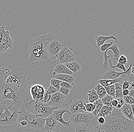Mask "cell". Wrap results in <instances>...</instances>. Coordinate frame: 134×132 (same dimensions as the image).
Masks as SVG:
<instances>
[{
    "mask_svg": "<svg viewBox=\"0 0 134 132\" xmlns=\"http://www.w3.org/2000/svg\"><path fill=\"white\" fill-rule=\"evenodd\" d=\"M54 40V36L48 34L38 36L30 41L28 62L31 67L41 70L56 64L55 58L50 55L48 51V44Z\"/></svg>",
    "mask_w": 134,
    "mask_h": 132,
    "instance_id": "6da1fadb",
    "label": "cell"
},
{
    "mask_svg": "<svg viewBox=\"0 0 134 132\" xmlns=\"http://www.w3.org/2000/svg\"><path fill=\"white\" fill-rule=\"evenodd\" d=\"M105 118L104 124L96 126L97 129L105 132H134V121L126 118L120 109L114 108Z\"/></svg>",
    "mask_w": 134,
    "mask_h": 132,
    "instance_id": "7a4b0ae2",
    "label": "cell"
},
{
    "mask_svg": "<svg viewBox=\"0 0 134 132\" xmlns=\"http://www.w3.org/2000/svg\"><path fill=\"white\" fill-rule=\"evenodd\" d=\"M25 99L20 87L16 85L0 81V101L18 108L23 104Z\"/></svg>",
    "mask_w": 134,
    "mask_h": 132,
    "instance_id": "3957f363",
    "label": "cell"
},
{
    "mask_svg": "<svg viewBox=\"0 0 134 132\" xmlns=\"http://www.w3.org/2000/svg\"><path fill=\"white\" fill-rule=\"evenodd\" d=\"M23 106V108L30 113L45 119L52 114L53 111L58 108L50 107L41 101L34 100L31 95L26 96Z\"/></svg>",
    "mask_w": 134,
    "mask_h": 132,
    "instance_id": "277c9868",
    "label": "cell"
},
{
    "mask_svg": "<svg viewBox=\"0 0 134 132\" xmlns=\"http://www.w3.org/2000/svg\"><path fill=\"white\" fill-rule=\"evenodd\" d=\"M20 110L18 107L9 104H0V125L14 124L18 121Z\"/></svg>",
    "mask_w": 134,
    "mask_h": 132,
    "instance_id": "5b68a950",
    "label": "cell"
},
{
    "mask_svg": "<svg viewBox=\"0 0 134 132\" xmlns=\"http://www.w3.org/2000/svg\"><path fill=\"white\" fill-rule=\"evenodd\" d=\"M18 118L25 120L27 123V128L42 129L45 124V119L30 113L23 107L20 110Z\"/></svg>",
    "mask_w": 134,
    "mask_h": 132,
    "instance_id": "8992f818",
    "label": "cell"
},
{
    "mask_svg": "<svg viewBox=\"0 0 134 132\" xmlns=\"http://www.w3.org/2000/svg\"><path fill=\"white\" fill-rule=\"evenodd\" d=\"M92 113H74L70 115V121L77 126L84 124V126L92 123L93 121L97 118Z\"/></svg>",
    "mask_w": 134,
    "mask_h": 132,
    "instance_id": "52a82bcc",
    "label": "cell"
},
{
    "mask_svg": "<svg viewBox=\"0 0 134 132\" xmlns=\"http://www.w3.org/2000/svg\"><path fill=\"white\" fill-rule=\"evenodd\" d=\"M72 48L64 46L55 57L56 64H65L74 61L75 56Z\"/></svg>",
    "mask_w": 134,
    "mask_h": 132,
    "instance_id": "ba28073f",
    "label": "cell"
},
{
    "mask_svg": "<svg viewBox=\"0 0 134 132\" xmlns=\"http://www.w3.org/2000/svg\"><path fill=\"white\" fill-rule=\"evenodd\" d=\"M132 63H131L130 67L125 72H118L116 71L115 69H111L104 73L102 76L100 78V80H114L124 74H126L127 76H129L131 73Z\"/></svg>",
    "mask_w": 134,
    "mask_h": 132,
    "instance_id": "9c48e42d",
    "label": "cell"
},
{
    "mask_svg": "<svg viewBox=\"0 0 134 132\" xmlns=\"http://www.w3.org/2000/svg\"><path fill=\"white\" fill-rule=\"evenodd\" d=\"M66 113H68L69 116L71 115L69 110L65 108H61L58 110H54L52 114L50 115L48 118L57 120L58 122L61 123L64 127H69L72 123L70 121L68 122H66L64 120L63 118V115Z\"/></svg>",
    "mask_w": 134,
    "mask_h": 132,
    "instance_id": "30bf717a",
    "label": "cell"
},
{
    "mask_svg": "<svg viewBox=\"0 0 134 132\" xmlns=\"http://www.w3.org/2000/svg\"><path fill=\"white\" fill-rule=\"evenodd\" d=\"M87 103L86 100L79 99L72 102L69 107L71 114L74 113H86L85 105Z\"/></svg>",
    "mask_w": 134,
    "mask_h": 132,
    "instance_id": "8fae6325",
    "label": "cell"
},
{
    "mask_svg": "<svg viewBox=\"0 0 134 132\" xmlns=\"http://www.w3.org/2000/svg\"><path fill=\"white\" fill-rule=\"evenodd\" d=\"M45 90L42 85L40 84L33 85L30 89L31 96L34 100L41 101L44 96Z\"/></svg>",
    "mask_w": 134,
    "mask_h": 132,
    "instance_id": "7c38bea8",
    "label": "cell"
},
{
    "mask_svg": "<svg viewBox=\"0 0 134 132\" xmlns=\"http://www.w3.org/2000/svg\"><path fill=\"white\" fill-rule=\"evenodd\" d=\"M65 99V96L59 91L52 94L51 99L46 103L48 106L53 107H58L63 104Z\"/></svg>",
    "mask_w": 134,
    "mask_h": 132,
    "instance_id": "4fadbf2b",
    "label": "cell"
},
{
    "mask_svg": "<svg viewBox=\"0 0 134 132\" xmlns=\"http://www.w3.org/2000/svg\"><path fill=\"white\" fill-rule=\"evenodd\" d=\"M64 46L61 43L55 41L54 39L48 44V52L50 55L55 58L57 55L61 51Z\"/></svg>",
    "mask_w": 134,
    "mask_h": 132,
    "instance_id": "5bb4252c",
    "label": "cell"
},
{
    "mask_svg": "<svg viewBox=\"0 0 134 132\" xmlns=\"http://www.w3.org/2000/svg\"><path fill=\"white\" fill-rule=\"evenodd\" d=\"M58 122L55 119L47 118L45 119V124L42 129L43 132H55Z\"/></svg>",
    "mask_w": 134,
    "mask_h": 132,
    "instance_id": "9a60e30c",
    "label": "cell"
},
{
    "mask_svg": "<svg viewBox=\"0 0 134 132\" xmlns=\"http://www.w3.org/2000/svg\"><path fill=\"white\" fill-rule=\"evenodd\" d=\"M73 73L64 64H56L54 67V72H53V77L58 74H67V75L72 76Z\"/></svg>",
    "mask_w": 134,
    "mask_h": 132,
    "instance_id": "2e32d148",
    "label": "cell"
},
{
    "mask_svg": "<svg viewBox=\"0 0 134 132\" xmlns=\"http://www.w3.org/2000/svg\"><path fill=\"white\" fill-rule=\"evenodd\" d=\"M1 42L4 48L7 50L8 48L12 49L14 47L13 41L10 37L8 31H5L4 32Z\"/></svg>",
    "mask_w": 134,
    "mask_h": 132,
    "instance_id": "e0dca14e",
    "label": "cell"
},
{
    "mask_svg": "<svg viewBox=\"0 0 134 132\" xmlns=\"http://www.w3.org/2000/svg\"><path fill=\"white\" fill-rule=\"evenodd\" d=\"M120 111L126 118L130 120L134 121L133 111L131 104L125 103L120 108Z\"/></svg>",
    "mask_w": 134,
    "mask_h": 132,
    "instance_id": "ac0fdd59",
    "label": "cell"
},
{
    "mask_svg": "<svg viewBox=\"0 0 134 132\" xmlns=\"http://www.w3.org/2000/svg\"><path fill=\"white\" fill-rule=\"evenodd\" d=\"M53 77L55 79L69 83L72 86L74 85L75 78L72 76L67 74H58Z\"/></svg>",
    "mask_w": 134,
    "mask_h": 132,
    "instance_id": "d6986e66",
    "label": "cell"
},
{
    "mask_svg": "<svg viewBox=\"0 0 134 132\" xmlns=\"http://www.w3.org/2000/svg\"><path fill=\"white\" fill-rule=\"evenodd\" d=\"M96 38V42L97 47H99L103 45L104 43H105V42L108 40L110 39H113L115 41L116 43H118V41L117 38L115 37L113 35L109 36H95Z\"/></svg>",
    "mask_w": 134,
    "mask_h": 132,
    "instance_id": "ffe728a7",
    "label": "cell"
},
{
    "mask_svg": "<svg viewBox=\"0 0 134 132\" xmlns=\"http://www.w3.org/2000/svg\"><path fill=\"white\" fill-rule=\"evenodd\" d=\"M88 97L86 99L87 103H93L99 99V97L94 89L89 90Z\"/></svg>",
    "mask_w": 134,
    "mask_h": 132,
    "instance_id": "44dd1931",
    "label": "cell"
},
{
    "mask_svg": "<svg viewBox=\"0 0 134 132\" xmlns=\"http://www.w3.org/2000/svg\"><path fill=\"white\" fill-rule=\"evenodd\" d=\"M123 83V81L121 78L119 77L114 80H99L98 83L104 87L110 86V85H115V83Z\"/></svg>",
    "mask_w": 134,
    "mask_h": 132,
    "instance_id": "7402d4cb",
    "label": "cell"
},
{
    "mask_svg": "<svg viewBox=\"0 0 134 132\" xmlns=\"http://www.w3.org/2000/svg\"><path fill=\"white\" fill-rule=\"evenodd\" d=\"M114 107H109L103 105L101 108L97 117H105L111 114L113 112Z\"/></svg>",
    "mask_w": 134,
    "mask_h": 132,
    "instance_id": "603a6c76",
    "label": "cell"
},
{
    "mask_svg": "<svg viewBox=\"0 0 134 132\" xmlns=\"http://www.w3.org/2000/svg\"><path fill=\"white\" fill-rule=\"evenodd\" d=\"M64 65L73 73H77L81 69L80 65L75 61Z\"/></svg>",
    "mask_w": 134,
    "mask_h": 132,
    "instance_id": "cb8c5ba5",
    "label": "cell"
},
{
    "mask_svg": "<svg viewBox=\"0 0 134 132\" xmlns=\"http://www.w3.org/2000/svg\"><path fill=\"white\" fill-rule=\"evenodd\" d=\"M108 50H111L113 51L114 54L113 55L114 60L118 62V60L120 56V52L117 46V43L113 44L112 47L110 48Z\"/></svg>",
    "mask_w": 134,
    "mask_h": 132,
    "instance_id": "d4e9b609",
    "label": "cell"
},
{
    "mask_svg": "<svg viewBox=\"0 0 134 132\" xmlns=\"http://www.w3.org/2000/svg\"><path fill=\"white\" fill-rule=\"evenodd\" d=\"M94 90L98 95L99 99H102L107 94V92L104 88L101 86L99 83L96 85L94 88Z\"/></svg>",
    "mask_w": 134,
    "mask_h": 132,
    "instance_id": "484cf974",
    "label": "cell"
},
{
    "mask_svg": "<svg viewBox=\"0 0 134 132\" xmlns=\"http://www.w3.org/2000/svg\"><path fill=\"white\" fill-rule=\"evenodd\" d=\"M75 132H98L96 129L84 125H79L75 127Z\"/></svg>",
    "mask_w": 134,
    "mask_h": 132,
    "instance_id": "4316f807",
    "label": "cell"
},
{
    "mask_svg": "<svg viewBox=\"0 0 134 132\" xmlns=\"http://www.w3.org/2000/svg\"><path fill=\"white\" fill-rule=\"evenodd\" d=\"M115 98H123L122 84L120 83L115 84Z\"/></svg>",
    "mask_w": 134,
    "mask_h": 132,
    "instance_id": "83f0119b",
    "label": "cell"
},
{
    "mask_svg": "<svg viewBox=\"0 0 134 132\" xmlns=\"http://www.w3.org/2000/svg\"><path fill=\"white\" fill-rule=\"evenodd\" d=\"M7 83L13 84L16 85L18 87H20V83L18 79L15 76H9L7 78L5 81Z\"/></svg>",
    "mask_w": 134,
    "mask_h": 132,
    "instance_id": "f1b7e54d",
    "label": "cell"
},
{
    "mask_svg": "<svg viewBox=\"0 0 134 132\" xmlns=\"http://www.w3.org/2000/svg\"><path fill=\"white\" fill-rule=\"evenodd\" d=\"M94 103L95 104V108L94 111H93V112L92 113L94 116H97L100 109H101V108L104 105L100 99H99L98 101L94 102Z\"/></svg>",
    "mask_w": 134,
    "mask_h": 132,
    "instance_id": "f546056e",
    "label": "cell"
},
{
    "mask_svg": "<svg viewBox=\"0 0 134 132\" xmlns=\"http://www.w3.org/2000/svg\"><path fill=\"white\" fill-rule=\"evenodd\" d=\"M114 99V98L113 97L107 94L104 97L101 99V100L104 105L107 106L112 107L111 103Z\"/></svg>",
    "mask_w": 134,
    "mask_h": 132,
    "instance_id": "4dcf8cb0",
    "label": "cell"
},
{
    "mask_svg": "<svg viewBox=\"0 0 134 132\" xmlns=\"http://www.w3.org/2000/svg\"><path fill=\"white\" fill-rule=\"evenodd\" d=\"M108 50H107L106 51L103 53V55L104 58V62L102 66V68L104 70H107L109 66L108 60L109 59L110 57L112 56L111 54L109 56L107 55V52H108Z\"/></svg>",
    "mask_w": 134,
    "mask_h": 132,
    "instance_id": "1f68e13d",
    "label": "cell"
},
{
    "mask_svg": "<svg viewBox=\"0 0 134 132\" xmlns=\"http://www.w3.org/2000/svg\"><path fill=\"white\" fill-rule=\"evenodd\" d=\"M104 88L107 92V94L113 97L114 98H115V85L105 87Z\"/></svg>",
    "mask_w": 134,
    "mask_h": 132,
    "instance_id": "d6a6232c",
    "label": "cell"
},
{
    "mask_svg": "<svg viewBox=\"0 0 134 132\" xmlns=\"http://www.w3.org/2000/svg\"><path fill=\"white\" fill-rule=\"evenodd\" d=\"M62 82V81L58 80V79L52 78L49 82V85L54 87L58 91L59 89H60V87H61L60 83Z\"/></svg>",
    "mask_w": 134,
    "mask_h": 132,
    "instance_id": "836d02e7",
    "label": "cell"
},
{
    "mask_svg": "<svg viewBox=\"0 0 134 132\" xmlns=\"http://www.w3.org/2000/svg\"><path fill=\"white\" fill-rule=\"evenodd\" d=\"M86 111L89 113H92L95 108V104L93 103H87L85 105Z\"/></svg>",
    "mask_w": 134,
    "mask_h": 132,
    "instance_id": "e575fe53",
    "label": "cell"
},
{
    "mask_svg": "<svg viewBox=\"0 0 134 132\" xmlns=\"http://www.w3.org/2000/svg\"><path fill=\"white\" fill-rule=\"evenodd\" d=\"M52 94L48 91L46 89L45 93L44 95L43 98L41 100L42 101L45 103L48 102L51 99Z\"/></svg>",
    "mask_w": 134,
    "mask_h": 132,
    "instance_id": "d590c367",
    "label": "cell"
},
{
    "mask_svg": "<svg viewBox=\"0 0 134 132\" xmlns=\"http://www.w3.org/2000/svg\"><path fill=\"white\" fill-rule=\"evenodd\" d=\"M113 42H111L109 43H105L103 45L101 46L100 47V50L102 53L104 52L107 50H108L113 45Z\"/></svg>",
    "mask_w": 134,
    "mask_h": 132,
    "instance_id": "8d00e7d4",
    "label": "cell"
},
{
    "mask_svg": "<svg viewBox=\"0 0 134 132\" xmlns=\"http://www.w3.org/2000/svg\"><path fill=\"white\" fill-rule=\"evenodd\" d=\"M123 99H124L126 103L131 104V105H132V104H134V99L131 97L129 95L126 96H124Z\"/></svg>",
    "mask_w": 134,
    "mask_h": 132,
    "instance_id": "74e56055",
    "label": "cell"
},
{
    "mask_svg": "<svg viewBox=\"0 0 134 132\" xmlns=\"http://www.w3.org/2000/svg\"><path fill=\"white\" fill-rule=\"evenodd\" d=\"M58 91L61 93L65 97H68L69 96V93H70V90L61 87L60 89L58 90Z\"/></svg>",
    "mask_w": 134,
    "mask_h": 132,
    "instance_id": "f35d334b",
    "label": "cell"
},
{
    "mask_svg": "<svg viewBox=\"0 0 134 132\" xmlns=\"http://www.w3.org/2000/svg\"><path fill=\"white\" fill-rule=\"evenodd\" d=\"M127 61H128V60H127V58L124 55H122L120 56L119 60H118V62L120 64L125 65L127 63Z\"/></svg>",
    "mask_w": 134,
    "mask_h": 132,
    "instance_id": "ab89813d",
    "label": "cell"
},
{
    "mask_svg": "<svg viewBox=\"0 0 134 132\" xmlns=\"http://www.w3.org/2000/svg\"><path fill=\"white\" fill-rule=\"evenodd\" d=\"M46 90L48 91L52 94H54V93H57V92L58 91V90H57L55 87L50 85L48 86V88Z\"/></svg>",
    "mask_w": 134,
    "mask_h": 132,
    "instance_id": "60d3db41",
    "label": "cell"
},
{
    "mask_svg": "<svg viewBox=\"0 0 134 132\" xmlns=\"http://www.w3.org/2000/svg\"><path fill=\"white\" fill-rule=\"evenodd\" d=\"M131 82H130L125 80L124 82L122 83V88L123 90H127L129 88L130 86L131 85Z\"/></svg>",
    "mask_w": 134,
    "mask_h": 132,
    "instance_id": "b9f144b4",
    "label": "cell"
},
{
    "mask_svg": "<svg viewBox=\"0 0 134 132\" xmlns=\"http://www.w3.org/2000/svg\"><path fill=\"white\" fill-rule=\"evenodd\" d=\"M60 87L64 88H67L69 90H71L72 88V86L71 84L63 82H62L60 83Z\"/></svg>",
    "mask_w": 134,
    "mask_h": 132,
    "instance_id": "7bdbcfd3",
    "label": "cell"
},
{
    "mask_svg": "<svg viewBox=\"0 0 134 132\" xmlns=\"http://www.w3.org/2000/svg\"><path fill=\"white\" fill-rule=\"evenodd\" d=\"M5 31V27H0V41H1L2 38V36H3V34H4Z\"/></svg>",
    "mask_w": 134,
    "mask_h": 132,
    "instance_id": "ee69618b",
    "label": "cell"
},
{
    "mask_svg": "<svg viewBox=\"0 0 134 132\" xmlns=\"http://www.w3.org/2000/svg\"><path fill=\"white\" fill-rule=\"evenodd\" d=\"M118 104V101H117V99L115 98L114 99V100L112 101V103H111L112 107L114 108H116Z\"/></svg>",
    "mask_w": 134,
    "mask_h": 132,
    "instance_id": "f6af8a7d",
    "label": "cell"
},
{
    "mask_svg": "<svg viewBox=\"0 0 134 132\" xmlns=\"http://www.w3.org/2000/svg\"><path fill=\"white\" fill-rule=\"evenodd\" d=\"M118 101V104H120L121 106H123L124 105L125 103V102L124 100V99L123 98H115Z\"/></svg>",
    "mask_w": 134,
    "mask_h": 132,
    "instance_id": "bcb514c9",
    "label": "cell"
},
{
    "mask_svg": "<svg viewBox=\"0 0 134 132\" xmlns=\"http://www.w3.org/2000/svg\"><path fill=\"white\" fill-rule=\"evenodd\" d=\"M130 93V91L128 89L123 90V96H126L129 95Z\"/></svg>",
    "mask_w": 134,
    "mask_h": 132,
    "instance_id": "7dc6e473",
    "label": "cell"
},
{
    "mask_svg": "<svg viewBox=\"0 0 134 132\" xmlns=\"http://www.w3.org/2000/svg\"><path fill=\"white\" fill-rule=\"evenodd\" d=\"M129 96L134 99V89H132V90L130 91Z\"/></svg>",
    "mask_w": 134,
    "mask_h": 132,
    "instance_id": "c3c4849f",
    "label": "cell"
},
{
    "mask_svg": "<svg viewBox=\"0 0 134 132\" xmlns=\"http://www.w3.org/2000/svg\"><path fill=\"white\" fill-rule=\"evenodd\" d=\"M131 107H132V111H133V115L134 118V104H132L131 105Z\"/></svg>",
    "mask_w": 134,
    "mask_h": 132,
    "instance_id": "681fc988",
    "label": "cell"
},
{
    "mask_svg": "<svg viewBox=\"0 0 134 132\" xmlns=\"http://www.w3.org/2000/svg\"><path fill=\"white\" fill-rule=\"evenodd\" d=\"M131 88L133 89H134V82L131 83Z\"/></svg>",
    "mask_w": 134,
    "mask_h": 132,
    "instance_id": "f907efd6",
    "label": "cell"
},
{
    "mask_svg": "<svg viewBox=\"0 0 134 132\" xmlns=\"http://www.w3.org/2000/svg\"><path fill=\"white\" fill-rule=\"evenodd\" d=\"M131 73L134 75V66L131 69Z\"/></svg>",
    "mask_w": 134,
    "mask_h": 132,
    "instance_id": "816d5d0a",
    "label": "cell"
},
{
    "mask_svg": "<svg viewBox=\"0 0 134 132\" xmlns=\"http://www.w3.org/2000/svg\"><path fill=\"white\" fill-rule=\"evenodd\" d=\"M1 103H2L1 102V101H0V104H1Z\"/></svg>",
    "mask_w": 134,
    "mask_h": 132,
    "instance_id": "f5cc1de1",
    "label": "cell"
},
{
    "mask_svg": "<svg viewBox=\"0 0 134 132\" xmlns=\"http://www.w3.org/2000/svg\"><path fill=\"white\" fill-rule=\"evenodd\" d=\"M102 132H105L104 131H102Z\"/></svg>",
    "mask_w": 134,
    "mask_h": 132,
    "instance_id": "db71d44e",
    "label": "cell"
}]
</instances>
